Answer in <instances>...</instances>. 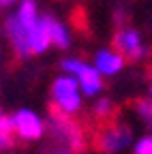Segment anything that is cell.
Segmentation results:
<instances>
[{
    "instance_id": "cell-17",
    "label": "cell",
    "mask_w": 152,
    "mask_h": 154,
    "mask_svg": "<svg viewBox=\"0 0 152 154\" xmlns=\"http://www.w3.org/2000/svg\"><path fill=\"white\" fill-rule=\"evenodd\" d=\"M150 101H152V84H150Z\"/></svg>"
},
{
    "instance_id": "cell-5",
    "label": "cell",
    "mask_w": 152,
    "mask_h": 154,
    "mask_svg": "<svg viewBox=\"0 0 152 154\" xmlns=\"http://www.w3.org/2000/svg\"><path fill=\"white\" fill-rule=\"evenodd\" d=\"M133 143V131L126 124H111L97 137V148L103 154H118Z\"/></svg>"
},
{
    "instance_id": "cell-1",
    "label": "cell",
    "mask_w": 152,
    "mask_h": 154,
    "mask_svg": "<svg viewBox=\"0 0 152 154\" xmlns=\"http://www.w3.org/2000/svg\"><path fill=\"white\" fill-rule=\"evenodd\" d=\"M45 133H49V137L54 139L56 146H64L71 148L73 152L82 154L86 150V135L82 131V126L73 120V116L60 113L54 107L49 109V116L45 120Z\"/></svg>"
},
{
    "instance_id": "cell-4",
    "label": "cell",
    "mask_w": 152,
    "mask_h": 154,
    "mask_svg": "<svg viewBox=\"0 0 152 154\" xmlns=\"http://www.w3.org/2000/svg\"><path fill=\"white\" fill-rule=\"evenodd\" d=\"M13 122V135L20 141H39L45 135V120L34 109H17L11 116Z\"/></svg>"
},
{
    "instance_id": "cell-9",
    "label": "cell",
    "mask_w": 152,
    "mask_h": 154,
    "mask_svg": "<svg viewBox=\"0 0 152 154\" xmlns=\"http://www.w3.org/2000/svg\"><path fill=\"white\" fill-rule=\"evenodd\" d=\"M41 22H43L45 34L49 38V45L58 47V49H69V45H71V32H69V28L60 22V19L54 17V15H43Z\"/></svg>"
},
{
    "instance_id": "cell-7",
    "label": "cell",
    "mask_w": 152,
    "mask_h": 154,
    "mask_svg": "<svg viewBox=\"0 0 152 154\" xmlns=\"http://www.w3.org/2000/svg\"><path fill=\"white\" fill-rule=\"evenodd\" d=\"M5 34L9 38V43L13 47V51L20 58H28V38H26V28L24 24L17 19L15 15H9L5 19Z\"/></svg>"
},
{
    "instance_id": "cell-15",
    "label": "cell",
    "mask_w": 152,
    "mask_h": 154,
    "mask_svg": "<svg viewBox=\"0 0 152 154\" xmlns=\"http://www.w3.org/2000/svg\"><path fill=\"white\" fill-rule=\"evenodd\" d=\"M51 154H77V152H73L71 148H64V146H56L51 150Z\"/></svg>"
},
{
    "instance_id": "cell-2",
    "label": "cell",
    "mask_w": 152,
    "mask_h": 154,
    "mask_svg": "<svg viewBox=\"0 0 152 154\" xmlns=\"http://www.w3.org/2000/svg\"><path fill=\"white\" fill-rule=\"evenodd\" d=\"M84 105V94L71 75H58L51 84V107L60 113L75 116Z\"/></svg>"
},
{
    "instance_id": "cell-16",
    "label": "cell",
    "mask_w": 152,
    "mask_h": 154,
    "mask_svg": "<svg viewBox=\"0 0 152 154\" xmlns=\"http://www.w3.org/2000/svg\"><path fill=\"white\" fill-rule=\"evenodd\" d=\"M15 2V0H0V7H2V9H7V7H11Z\"/></svg>"
},
{
    "instance_id": "cell-18",
    "label": "cell",
    "mask_w": 152,
    "mask_h": 154,
    "mask_svg": "<svg viewBox=\"0 0 152 154\" xmlns=\"http://www.w3.org/2000/svg\"><path fill=\"white\" fill-rule=\"evenodd\" d=\"M2 116H5V113H2V109H0V118H2Z\"/></svg>"
},
{
    "instance_id": "cell-12",
    "label": "cell",
    "mask_w": 152,
    "mask_h": 154,
    "mask_svg": "<svg viewBox=\"0 0 152 154\" xmlns=\"http://www.w3.org/2000/svg\"><path fill=\"white\" fill-rule=\"evenodd\" d=\"M92 113H94V118H97V120L107 122L111 118V113H113V103L109 99H99L97 103L92 105Z\"/></svg>"
},
{
    "instance_id": "cell-13",
    "label": "cell",
    "mask_w": 152,
    "mask_h": 154,
    "mask_svg": "<svg viewBox=\"0 0 152 154\" xmlns=\"http://www.w3.org/2000/svg\"><path fill=\"white\" fill-rule=\"evenodd\" d=\"M135 113L139 116V120L152 128V101L150 99H141V101H135Z\"/></svg>"
},
{
    "instance_id": "cell-8",
    "label": "cell",
    "mask_w": 152,
    "mask_h": 154,
    "mask_svg": "<svg viewBox=\"0 0 152 154\" xmlns=\"http://www.w3.org/2000/svg\"><path fill=\"white\" fill-rule=\"evenodd\" d=\"M124 64H126V60L116 49H99L94 54V64L92 66L99 71L101 77H113L124 69Z\"/></svg>"
},
{
    "instance_id": "cell-10",
    "label": "cell",
    "mask_w": 152,
    "mask_h": 154,
    "mask_svg": "<svg viewBox=\"0 0 152 154\" xmlns=\"http://www.w3.org/2000/svg\"><path fill=\"white\" fill-rule=\"evenodd\" d=\"M26 28V38H28V54L30 56H41L45 54L51 45H49V38L45 34V28H43V22L41 17L36 19V22L24 26Z\"/></svg>"
},
{
    "instance_id": "cell-3",
    "label": "cell",
    "mask_w": 152,
    "mask_h": 154,
    "mask_svg": "<svg viewBox=\"0 0 152 154\" xmlns=\"http://www.w3.org/2000/svg\"><path fill=\"white\" fill-rule=\"evenodd\" d=\"M60 69L67 75L75 77V82H77V86H79L84 96H99L103 92V88H105V82L99 75V71L92 64L79 60V58H64L60 62Z\"/></svg>"
},
{
    "instance_id": "cell-6",
    "label": "cell",
    "mask_w": 152,
    "mask_h": 154,
    "mask_svg": "<svg viewBox=\"0 0 152 154\" xmlns=\"http://www.w3.org/2000/svg\"><path fill=\"white\" fill-rule=\"evenodd\" d=\"M113 49L126 62H139L146 56V45L141 41V34L135 28H120L113 34Z\"/></svg>"
},
{
    "instance_id": "cell-14",
    "label": "cell",
    "mask_w": 152,
    "mask_h": 154,
    "mask_svg": "<svg viewBox=\"0 0 152 154\" xmlns=\"http://www.w3.org/2000/svg\"><path fill=\"white\" fill-rule=\"evenodd\" d=\"M133 154H152V133L133 143Z\"/></svg>"
},
{
    "instance_id": "cell-11",
    "label": "cell",
    "mask_w": 152,
    "mask_h": 154,
    "mask_svg": "<svg viewBox=\"0 0 152 154\" xmlns=\"http://www.w3.org/2000/svg\"><path fill=\"white\" fill-rule=\"evenodd\" d=\"M15 17L20 19L24 26H28V24L36 22V19L41 17L39 15V7H36L34 0H22L20 7H17V11H15Z\"/></svg>"
}]
</instances>
